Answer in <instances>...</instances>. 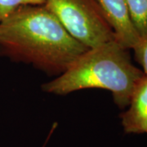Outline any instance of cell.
<instances>
[{
	"instance_id": "obj_1",
	"label": "cell",
	"mask_w": 147,
	"mask_h": 147,
	"mask_svg": "<svg viewBox=\"0 0 147 147\" xmlns=\"http://www.w3.org/2000/svg\"><path fill=\"white\" fill-rule=\"evenodd\" d=\"M88 48L44 5L21 7L0 22V57L59 76Z\"/></svg>"
},
{
	"instance_id": "obj_2",
	"label": "cell",
	"mask_w": 147,
	"mask_h": 147,
	"mask_svg": "<svg viewBox=\"0 0 147 147\" xmlns=\"http://www.w3.org/2000/svg\"><path fill=\"white\" fill-rule=\"evenodd\" d=\"M128 48L117 39L88 49L65 72L43 84V92L65 96L84 89H104L111 92L120 109L128 106L131 94L143 71L131 61Z\"/></svg>"
},
{
	"instance_id": "obj_3",
	"label": "cell",
	"mask_w": 147,
	"mask_h": 147,
	"mask_svg": "<svg viewBox=\"0 0 147 147\" xmlns=\"http://www.w3.org/2000/svg\"><path fill=\"white\" fill-rule=\"evenodd\" d=\"M43 5L74 39L88 49L116 39L112 27L94 0H45Z\"/></svg>"
},
{
	"instance_id": "obj_4",
	"label": "cell",
	"mask_w": 147,
	"mask_h": 147,
	"mask_svg": "<svg viewBox=\"0 0 147 147\" xmlns=\"http://www.w3.org/2000/svg\"><path fill=\"white\" fill-rule=\"evenodd\" d=\"M104 13L115 34L116 39L128 49H131L139 38L132 24L125 0H94Z\"/></svg>"
},
{
	"instance_id": "obj_5",
	"label": "cell",
	"mask_w": 147,
	"mask_h": 147,
	"mask_svg": "<svg viewBox=\"0 0 147 147\" xmlns=\"http://www.w3.org/2000/svg\"><path fill=\"white\" fill-rule=\"evenodd\" d=\"M127 107L120 115L124 131L127 134L145 133L147 127V75H144L137 84Z\"/></svg>"
},
{
	"instance_id": "obj_6",
	"label": "cell",
	"mask_w": 147,
	"mask_h": 147,
	"mask_svg": "<svg viewBox=\"0 0 147 147\" xmlns=\"http://www.w3.org/2000/svg\"><path fill=\"white\" fill-rule=\"evenodd\" d=\"M132 24L139 37L147 33V0H125Z\"/></svg>"
},
{
	"instance_id": "obj_7",
	"label": "cell",
	"mask_w": 147,
	"mask_h": 147,
	"mask_svg": "<svg viewBox=\"0 0 147 147\" xmlns=\"http://www.w3.org/2000/svg\"><path fill=\"white\" fill-rule=\"evenodd\" d=\"M45 0H0V22L11 16L21 7L43 5Z\"/></svg>"
},
{
	"instance_id": "obj_8",
	"label": "cell",
	"mask_w": 147,
	"mask_h": 147,
	"mask_svg": "<svg viewBox=\"0 0 147 147\" xmlns=\"http://www.w3.org/2000/svg\"><path fill=\"white\" fill-rule=\"evenodd\" d=\"M134 57L142 68L145 75H147V33L139 37L135 45L131 48Z\"/></svg>"
},
{
	"instance_id": "obj_9",
	"label": "cell",
	"mask_w": 147,
	"mask_h": 147,
	"mask_svg": "<svg viewBox=\"0 0 147 147\" xmlns=\"http://www.w3.org/2000/svg\"><path fill=\"white\" fill-rule=\"evenodd\" d=\"M56 126H57V123H55V124H54V126L53 127V128L51 129V131H50V132H49V134H48V137H47V140H46V142L43 143V145H42V147H45V146H46V145H47V142H48V140H49V138H50V137H51L52 133H53V131H54V130H55V128H56Z\"/></svg>"
},
{
	"instance_id": "obj_10",
	"label": "cell",
	"mask_w": 147,
	"mask_h": 147,
	"mask_svg": "<svg viewBox=\"0 0 147 147\" xmlns=\"http://www.w3.org/2000/svg\"><path fill=\"white\" fill-rule=\"evenodd\" d=\"M145 133H147V127H146V131H145Z\"/></svg>"
}]
</instances>
